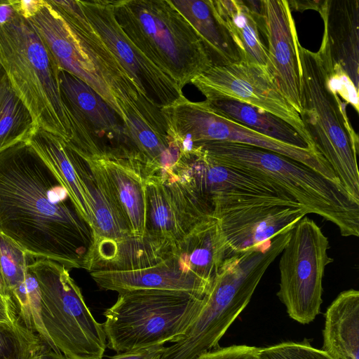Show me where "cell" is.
<instances>
[{"mask_svg": "<svg viewBox=\"0 0 359 359\" xmlns=\"http://www.w3.org/2000/svg\"><path fill=\"white\" fill-rule=\"evenodd\" d=\"M165 350L163 344H154L118 353L109 359H161Z\"/></svg>", "mask_w": 359, "mask_h": 359, "instance_id": "cell-34", "label": "cell"}, {"mask_svg": "<svg viewBox=\"0 0 359 359\" xmlns=\"http://www.w3.org/2000/svg\"><path fill=\"white\" fill-rule=\"evenodd\" d=\"M211 2L238 46L242 61L268 69L267 49L261 37L262 15L256 14L244 0H211Z\"/></svg>", "mask_w": 359, "mask_h": 359, "instance_id": "cell-26", "label": "cell"}, {"mask_svg": "<svg viewBox=\"0 0 359 359\" xmlns=\"http://www.w3.org/2000/svg\"><path fill=\"white\" fill-rule=\"evenodd\" d=\"M47 348L37 334L18 321L0 322V359H34Z\"/></svg>", "mask_w": 359, "mask_h": 359, "instance_id": "cell-31", "label": "cell"}, {"mask_svg": "<svg viewBox=\"0 0 359 359\" xmlns=\"http://www.w3.org/2000/svg\"><path fill=\"white\" fill-rule=\"evenodd\" d=\"M166 135L179 154L191 151L208 142H228L265 149L292 158L341 184L332 168L318 153L293 147L258 133L220 114L206 100L193 102L184 95L161 107Z\"/></svg>", "mask_w": 359, "mask_h": 359, "instance_id": "cell-10", "label": "cell"}, {"mask_svg": "<svg viewBox=\"0 0 359 359\" xmlns=\"http://www.w3.org/2000/svg\"><path fill=\"white\" fill-rule=\"evenodd\" d=\"M259 348L247 345L217 347L205 352L195 359H259Z\"/></svg>", "mask_w": 359, "mask_h": 359, "instance_id": "cell-33", "label": "cell"}, {"mask_svg": "<svg viewBox=\"0 0 359 359\" xmlns=\"http://www.w3.org/2000/svg\"><path fill=\"white\" fill-rule=\"evenodd\" d=\"M259 359H334L323 349L313 347L309 341H286L259 348Z\"/></svg>", "mask_w": 359, "mask_h": 359, "instance_id": "cell-32", "label": "cell"}, {"mask_svg": "<svg viewBox=\"0 0 359 359\" xmlns=\"http://www.w3.org/2000/svg\"><path fill=\"white\" fill-rule=\"evenodd\" d=\"M174 245L149 234L130 236L119 242L88 248L82 268L97 271H125L155 265L172 255Z\"/></svg>", "mask_w": 359, "mask_h": 359, "instance_id": "cell-23", "label": "cell"}, {"mask_svg": "<svg viewBox=\"0 0 359 359\" xmlns=\"http://www.w3.org/2000/svg\"><path fill=\"white\" fill-rule=\"evenodd\" d=\"M130 41L181 88L214 64L205 43L171 0H113Z\"/></svg>", "mask_w": 359, "mask_h": 359, "instance_id": "cell-6", "label": "cell"}, {"mask_svg": "<svg viewBox=\"0 0 359 359\" xmlns=\"http://www.w3.org/2000/svg\"><path fill=\"white\" fill-rule=\"evenodd\" d=\"M191 83L205 100H238L276 116L290 125L311 150L317 151L299 114L278 90L266 67L245 61L213 65Z\"/></svg>", "mask_w": 359, "mask_h": 359, "instance_id": "cell-14", "label": "cell"}, {"mask_svg": "<svg viewBox=\"0 0 359 359\" xmlns=\"http://www.w3.org/2000/svg\"><path fill=\"white\" fill-rule=\"evenodd\" d=\"M28 141L52 168L67 189L78 213L91 231L93 215L88 196L72 161L67 142L60 136L40 128Z\"/></svg>", "mask_w": 359, "mask_h": 359, "instance_id": "cell-28", "label": "cell"}, {"mask_svg": "<svg viewBox=\"0 0 359 359\" xmlns=\"http://www.w3.org/2000/svg\"><path fill=\"white\" fill-rule=\"evenodd\" d=\"M171 170L205 204L213 217L264 203L302 205L267 178L220 163L200 151L180 154Z\"/></svg>", "mask_w": 359, "mask_h": 359, "instance_id": "cell-11", "label": "cell"}, {"mask_svg": "<svg viewBox=\"0 0 359 359\" xmlns=\"http://www.w3.org/2000/svg\"><path fill=\"white\" fill-rule=\"evenodd\" d=\"M85 16L137 84L161 107L184 96L182 89L127 38L114 13L113 1H78Z\"/></svg>", "mask_w": 359, "mask_h": 359, "instance_id": "cell-16", "label": "cell"}, {"mask_svg": "<svg viewBox=\"0 0 359 359\" xmlns=\"http://www.w3.org/2000/svg\"><path fill=\"white\" fill-rule=\"evenodd\" d=\"M37 128L30 110L11 86L0 102V151L28 141Z\"/></svg>", "mask_w": 359, "mask_h": 359, "instance_id": "cell-30", "label": "cell"}, {"mask_svg": "<svg viewBox=\"0 0 359 359\" xmlns=\"http://www.w3.org/2000/svg\"><path fill=\"white\" fill-rule=\"evenodd\" d=\"M90 155L95 156L102 168L131 234L146 236V159L140 154Z\"/></svg>", "mask_w": 359, "mask_h": 359, "instance_id": "cell-21", "label": "cell"}, {"mask_svg": "<svg viewBox=\"0 0 359 359\" xmlns=\"http://www.w3.org/2000/svg\"><path fill=\"white\" fill-rule=\"evenodd\" d=\"M208 102L222 116L258 133L293 147L309 149L290 125L271 113L234 100Z\"/></svg>", "mask_w": 359, "mask_h": 359, "instance_id": "cell-29", "label": "cell"}, {"mask_svg": "<svg viewBox=\"0 0 359 359\" xmlns=\"http://www.w3.org/2000/svg\"><path fill=\"white\" fill-rule=\"evenodd\" d=\"M0 64L39 128L72 138L60 94L55 59L29 21L7 0L0 5Z\"/></svg>", "mask_w": 359, "mask_h": 359, "instance_id": "cell-3", "label": "cell"}, {"mask_svg": "<svg viewBox=\"0 0 359 359\" xmlns=\"http://www.w3.org/2000/svg\"><path fill=\"white\" fill-rule=\"evenodd\" d=\"M0 233L68 269L82 268L91 243L67 189L29 141L0 151Z\"/></svg>", "mask_w": 359, "mask_h": 359, "instance_id": "cell-1", "label": "cell"}, {"mask_svg": "<svg viewBox=\"0 0 359 359\" xmlns=\"http://www.w3.org/2000/svg\"><path fill=\"white\" fill-rule=\"evenodd\" d=\"M32 269L41 291L43 327L69 359H102L107 347L102 323L87 306L79 287L64 265L36 258Z\"/></svg>", "mask_w": 359, "mask_h": 359, "instance_id": "cell-9", "label": "cell"}, {"mask_svg": "<svg viewBox=\"0 0 359 359\" xmlns=\"http://www.w3.org/2000/svg\"><path fill=\"white\" fill-rule=\"evenodd\" d=\"M288 238L279 234L251 250L226 257L203 306L183 337L165 347L161 359H195L219 347V341L249 304L266 269L282 252Z\"/></svg>", "mask_w": 359, "mask_h": 359, "instance_id": "cell-4", "label": "cell"}, {"mask_svg": "<svg viewBox=\"0 0 359 359\" xmlns=\"http://www.w3.org/2000/svg\"><path fill=\"white\" fill-rule=\"evenodd\" d=\"M16 321L13 313L7 307L0 304V322L15 323Z\"/></svg>", "mask_w": 359, "mask_h": 359, "instance_id": "cell-37", "label": "cell"}, {"mask_svg": "<svg viewBox=\"0 0 359 359\" xmlns=\"http://www.w3.org/2000/svg\"><path fill=\"white\" fill-rule=\"evenodd\" d=\"M57 65L94 90L129 135L146 126L168 138L161 106L137 84L83 13L78 0L42 1L27 15Z\"/></svg>", "mask_w": 359, "mask_h": 359, "instance_id": "cell-2", "label": "cell"}, {"mask_svg": "<svg viewBox=\"0 0 359 359\" xmlns=\"http://www.w3.org/2000/svg\"><path fill=\"white\" fill-rule=\"evenodd\" d=\"M262 17L269 72L278 90L299 114V67L294 42L297 29L289 1L262 0Z\"/></svg>", "mask_w": 359, "mask_h": 359, "instance_id": "cell-19", "label": "cell"}, {"mask_svg": "<svg viewBox=\"0 0 359 359\" xmlns=\"http://www.w3.org/2000/svg\"><path fill=\"white\" fill-rule=\"evenodd\" d=\"M173 5L202 38L214 65L243 60L233 38L216 14L211 0H175Z\"/></svg>", "mask_w": 359, "mask_h": 359, "instance_id": "cell-27", "label": "cell"}, {"mask_svg": "<svg viewBox=\"0 0 359 359\" xmlns=\"http://www.w3.org/2000/svg\"><path fill=\"white\" fill-rule=\"evenodd\" d=\"M323 350L334 359H359V292L344 290L325 315Z\"/></svg>", "mask_w": 359, "mask_h": 359, "instance_id": "cell-25", "label": "cell"}, {"mask_svg": "<svg viewBox=\"0 0 359 359\" xmlns=\"http://www.w3.org/2000/svg\"><path fill=\"white\" fill-rule=\"evenodd\" d=\"M329 248L320 227L306 215L291 230L280 253L277 296L288 316L301 324L310 323L320 313L323 278L326 266L333 262Z\"/></svg>", "mask_w": 359, "mask_h": 359, "instance_id": "cell-12", "label": "cell"}, {"mask_svg": "<svg viewBox=\"0 0 359 359\" xmlns=\"http://www.w3.org/2000/svg\"><path fill=\"white\" fill-rule=\"evenodd\" d=\"M90 274L100 289L118 293L164 290L204 297L211 286L184 269L173 255L160 263L142 269L97 271Z\"/></svg>", "mask_w": 359, "mask_h": 359, "instance_id": "cell-22", "label": "cell"}, {"mask_svg": "<svg viewBox=\"0 0 359 359\" xmlns=\"http://www.w3.org/2000/svg\"><path fill=\"white\" fill-rule=\"evenodd\" d=\"M203 297L164 290L118 293L104 312L107 346L116 353L180 341L198 316Z\"/></svg>", "mask_w": 359, "mask_h": 359, "instance_id": "cell-8", "label": "cell"}, {"mask_svg": "<svg viewBox=\"0 0 359 359\" xmlns=\"http://www.w3.org/2000/svg\"><path fill=\"white\" fill-rule=\"evenodd\" d=\"M145 190L147 234L173 245L212 216L205 204L171 170L147 172Z\"/></svg>", "mask_w": 359, "mask_h": 359, "instance_id": "cell-15", "label": "cell"}, {"mask_svg": "<svg viewBox=\"0 0 359 359\" xmlns=\"http://www.w3.org/2000/svg\"><path fill=\"white\" fill-rule=\"evenodd\" d=\"M226 165L258 174L271 180L309 213L338 227L342 236H359V201L344 187L284 155L251 145L214 142L195 150Z\"/></svg>", "mask_w": 359, "mask_h": 359, "instance_id": "cell-5", "label": "cell"}, {"mask_svg": "<svg viewBox=\"0 0 359 359\" xmlns=\"http://www.w3.org/2000/svg\"><path fill=\"white\" fill-rule=\"evenodd\" d=\"M36 257L0 233V287L11 304L17 321L48 338L41 316V291L32 264Z\"/></svg>", "mask_w": 359, "mask_h": 359, "instance_id": "cell-20", "label": "cell"}, {"mask_svg": "<svg viewBox=\"0 0 359 359\" xmlns=\"http://www.w3.org/2000/svg\"><path fill=\"white\" fill-rule=\"evenodd\" d=\"M316 11L324 27L318 53L327 78L344 73L358 89L359 1L324 0Z\"/></svg>", "mask_w": 359, "mask_h": 359, "instance_id": "cell-18", "label": "cell"}, {"mask_svg": "<svg viewBox=\"0 0 359 359\" xmlns=\"http://www.w3.org/2000/svg\"><path fill=\"white\" fill-rule=\"evenodd\" d=\"M299 67V116L313 147L330 164L341 184L359 201V140L346 114L347 104L331 90L318 52L294 35Z\"/></svg>", "mask_w": 359, "mask_h": 359, "instance_id": "cell-7", "label": "cell"}, {"mask_svg": "<svg viewBox=\"0 0 359 359\" xmlns=\"http://www.w3.org/2000/svg\"><path fill=\"white\" fill-rule=\"evenodd\" d=\"M307 214L308 209L302 205L264 203L231 210L215 218L231 256L292 230Z\"/></svg>", "mask_w": 359, "mask_h": 359, "instance_id": "cell-17", "label": "cell"}, {"mask_svg": "<svg viewBox=\"0 0 359 359\" xmlns=\"http://www.w3.org/2000/svg\"><path fill=\"white\" fill-rule=\"evenodd\" d=\"M58 79L60 99L72 133L67 144L75 152L140 154L123 121L94 90L61 69Z\"/></svg>", "mask_w": 359, "mask_h": 359, "instance_id": "cell-13", "label": "cell"}, {"mask_svg": "<svg viewBox=\"0 0 359 359\" xmlns=\"http://www.w3.org/2000/svg\"><path fill=\"white\" fill-rule=\"evenodd\" d=\"M34 359H69L62 353H57L50 348H46Z\"/></svg>", "mask_w": 359, "mask_h": 359, "instance_id": "cell-36", "label": "cell"}, {"mask_svg": "<svg viewBox=\"0 0 359 359\" xmlns=\"http://www.w3.org/2000/svg\"><path fill=\"white\" fill-rule=\"evenodd\" d=\"M172 255L184 269L210 285L224 260L229 257L212 216L198 222L177 243Z\"/></svg>", "mask_w": 359, "mask_h": 359, "instance_id": "cell-24", "label": "cell"}, {"mask_svg": "<svg viewBox=\"0 0 359 359\" xmlns=\"http://www.w3.org/2000/svg\"><path fill=\"white\" fill-rule=\"evenodd\" d=\"M12 86L9 78L0 64V102L2 100L6 90Z\"/></svg>", "mask_w": 359, "mask_h": 359, "instance_id": "cell-35", "label": "cell"}]
</instances>
